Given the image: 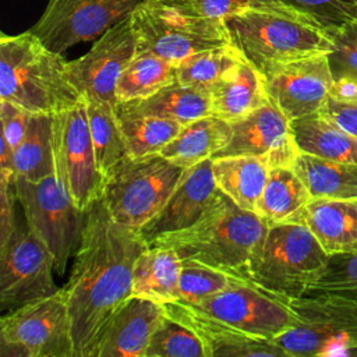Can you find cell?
Here are the masks:
<instances>
[{
    "label": "cell",
    "mask_w": 357,
    "mask_h": 357,
    "mask_svg": "<svg viewBox=\"0 0 357 357\" xmlns=\"http://www.w3.org/2000/svg\"><path fill=\"white\" fill-rule=\"evenodd\" d=\"M1 357H74L71 321L63 289L4 312Z\"/></svg>",
    "instance_id": "10"
},
{
    "label": "cell",
    "mask_w": 357,
    "mask_h": 357,
    "mask_svg": "<svg viewBox=\"0 0 357 357\" xmlns=\"http://www.w3.org/2000/svg\"><path fill=\"white\" fill-rule=\"evenodd\" d=\"M188 304L218 321L268 339L278 337L297 322L287 298L250 280L234 283L198 303Z\"/></svg>",
    "instance_id": "14"
},
{
    "label": "cell",
    "mask_w": 357,
    "mask_h": 357,
    "mask_svg": "<svg viewBox=\"0 0 357 357\" xmlns=\"http://www.w3.org/2000/svg\"><path fill=\"white\" fill-rule=\"evenodd\" d=\"M137 46L128 17L99 36L88 53L67 61L71 84L84 99H98L116 106L119 78L135 56Z\"/></svg>",
    "instance_id": "15"
},
{
    "label": "cell",
    "mask_w": 357,
    "mask_h": 357,
    "mask_svg": "<svg viewBox=\"0 0 357 357\" xmlns=\"http://www.w3.org/2000/svg\"><path fill=\"white\" fill-rule=\"evenodd\" d=\"M329 254L357 252V198H311L294 218Z\"/></svg>",
    "instance_id": "21"
},
{
    "label": "cell",
    "mask_w": 357,
    "mask_h": 357,
    "mask_svg": "<svg viewBox=\"0 0 357 357\" xmlns=\"http://www.w3.org/2000/svg\"><path fill=\"white\" fill-rule=\"evenodd\" d=\"M185 170L160 153L127 156L105 178L100 198L116 222L139 230L163 208Z\"/></svg>",
    "instance_id": "8"
},
{
    "label": "cell",
    "mask_w": 357,
    "mask_h": 357,
    "mask_svg": "<svg viewBox=\"0 0 357 357\" xmlns=\"http://www.w3.org/2000/svg\"><path fill=\"white\" fill-rule=\"evenodd\" d=\"M290 123L300 152L336 162L357 163V138L319 112Z\"/></svg>",
    "instance_id": "27"
},
{
    "label": "cell",
    "mask_w": 357,
    "mask_h": 357,
    "mask_svg": "<svg viewBox=\"0 0 357 357\" xmlns=\"http://www.w3.org/2000/svg\"><path fill=\"white\" fill-rule=\"evenodd\" d=\"M176 6L187 13L213 18L227 20L229 17L248 8L275 7L286 4L282 0H172Z\"/></svg>",
    "instance_id": "39"
},
{
    "label": "cell",
    "mask_w": 357,
    "mask_h": 357,
    "mask_svg": "<svg viewBox=\"0 0 357 357\" xmlns=\"http://www.w3.org/2000/svg\"><path fill=\"white\" fill-rule=\"evenodd\" d=\"M311 198H357V163L300 152L294 165Z\"/></svg>",
    "instance_id": "28"
},
{
    "label": "cell",
    "mask_w": 357,
    "mask_h": 357,
    "mask_svg": "<svg viewBox=\"0 0 357 357\" xmlns=\"http://www.w3.org/2000/svg\"><path fill=\"white\" fill-rule=\"evenodd\" d=\"M163 315V304L130 296L100 331L93 357H145L152 333Z\"/></svg>",
    "instance_id": "20"
},
{
    "label": "cell",
    "mask_w": 357,
    "mask_h": 357,
    "mask_svg": "<svg viewBox=\"0 0 357 357\" xmlns=\"http://www.w3.org/2000/svg\"><path fill=\"white\" fill-rule=\"evenodd\" d=\"M311 195L293 167H272L255 213L268 223L293 222Z\"/></svg>",
    "instance_id": "29"
},
{
    "label": "cell",
    "mask_w": 357,
    "mask_h": 357,
    "mask_svg": "<svg viewBox=\"0 0 357 357\" xmlns=\"http://www.w3.org/2000/svg\"><path fill=\"white\" fill-rule=\"evenodd\" d=\"M15 201L18 199L15 194L14 177L0 176V244L10 237L17 225L14 215Z\"/></svg>",
    "instance_id": "42"
},
{
    "label": "cell",
    "mask_w": 357,
    "mask_h": 357,
    "mask_svg": "<svg viewBox=\"0 0 357 357\" xmlns=\"http://www.w3.org/2000/svg\"><path fill=\"white\" fill-rule=\"evenodd\" d=\"M209 99L212 114L227 121H234L271 100L262 74L245 59L209 91Z\"/></svg>",
    "instance_id": "22"
},
{
    "label": "cell",
    "mask_w": 357,
    "mask_h": 357,
    "mask_svg": "<svg viewBox=\"0 0 357 357\" xmlns=\"http://www.w3.org/2000/svg\"><path fill=\"white\" fill-rule=\"evenodd\" d=\"M116 116L127 145L128 156L132 158L159 153L184 127L173 120L128 114L117 109Z\"/></svg>",
    "instance_id": "34"
},
{
    "label": "cell",
    "mask_w": 357,
    "mask_h": 357,
    "mask_svg": "<svg viewBox=\"0 0 357 357\" xmlns=\"http://www.w3.org/2000/svg\"><path fill=\"white\" fill-rule=\"evenodd\" d=\"M321 24L329 33L357 20V0H282Z\"/></svg>",
    "instance_id": "38"
},
{
    "label": "cell",
    "mask_w": 357,
    "mask_h": 357,
    "mask_svg": "<svg viewBox=\"0 0 357 357\" xmlns=\"http://www.w3.org/2000/svg\"><path fill=\"white\" fill-rule=\"evenodd\" d=\"M222 191L212 174V158L187 169L163 208L139 231L146 243L199 222Z\"/></svg>",
    "instance_id": "18"
},
{
    "label": "cell",
    "mask_w": 357,
    "mask_h": 357,
    "mask_svg": "<svg viewBox=\"0 0 357 357\" xmlns=\"http://www.w3.org/2000/svg\"><path fill=\"white\" fill-rule=\"evenodd\" d=\"M243 280L247 279L199 262L183 261L178 300L184 303H198L199 300Z\"/></svg>",
    "instance_id": "36"
},
{
    "label": "cell",
    "mask_w": 357,
    "mask_h": 357,
    "mask_svg": "<svg viewBox=\"0 0 357 357\" xmlns=\"http://www.w3.org/2000/svg\"><path fill=\"white\" fill-rule=\"evenodd\" d=\"M332 52L328 54L333 78L357 73V20L332 31Z\"/></svg>",
    "instance_id": "40"
},
{
    "label": "cell",
    "mask_w": 357,
    "mask_h": 357,
    "mask_svg": "<svg viewBox=\"0 0 357 357\" xmlns=\"http://www.w3.org/2000/svg\"><path fill=\"white\" fill-rule=\"evenodd\" d=\"M32 113L6 100H0V121L1 138L7 142L11 151L22 141Z\"/></svg>",
    "instance_id": "41"
},
{
    "label": "cell",
    "mask_w": 357,
    "mask_h": 357,
    "mask_svg": "<svg viewBox=\"0 0 357 357\" xmlns=\"http://www.w3.org/2000/svg\"><path fill=\"white\" fill-rule=\"evenodd\" d=\"M287 301L297 322L275 337L287 357L351 356L357 349V297L315 293Z\"/></svg>",
    "instance_id": "6"
},
{
    "label": "cell",
    "mask_w": 357,
    "mask_h": 357,
    "mask_svg": "<svg viewBox=\"0 0 357 357\" xmlns=\"http://www.w3.org/2000/svg\"><path fill=\"white\" fill-rule=\"evenodd\" d=\"M269 223L237 206L223 192L209 212L191 227L156 237L148 243L173 248L181 261L199 262L248 280Z\"/></svg>",
    "instance_id": "2"
},
{
    "label": "cell",
    "mask_w": 357,
    "mask_h": 357,
    "mask_svg": "<svg viewBox=\"0 0 357 357\" xmlns=\"http://www.w3.org/2000/svg\"><path fill=\"white\" fill-rule=\"evenodd\" d=\"M17 199L25 222L54 258L56 272L63 275L82 237L85 211H81L50 174L39 181L14 178Z\"/></svg>",
    "instance_id": "9"
},
{
    "label": "cell",
    "mask_w": 357,
    "mask_h": 357,
    "mask_svg": "<svg viewBox=\"0 0 357 357\" xmlns=\"http://www.w3.org/2000/svg\"><path fill=\"white\" fill-rule=\"evenodd\" d=\"M14 178L39 181L54 174L52 116L32 113L22 141L11 155Z\"/></svg>",
    "instance_id": "30"
},
{
    "label": "cell",
    "mask_w": 357,
    "mask_h": 357,
    "mask_svg": "<svg viewBox=\"0 0 357 357\" xmlns=\"http://www.w3.org/2000/svg\"><path fill=\"white\" fill-rule=\"evenodd\" d=\"M230 135V121L208 114L185 124L159 153L172 163L190 169L218 153L227 145Z\"/></svg>",
    "instance_id": "23"
},
{
    "label": "cell",
    "mask_w": 357,
    "mask_h": 357,
    "mask_svg": "<svg viewBox=\"0 0 357 357\" xmlns=\"http://www.w3.org/2000/svg\"><path fill=\"white\" fill-rule=\"evenodd\" d=\"M319 113L357 138V102L329 96Z\"/></svg>",
    "instance_id": "43"
},
{
    "label": "cell",
    "mask_w": 357,
    "mask_h": 357,
    "mask_svg": "<svg viewBox=\"0 0 357 357\" xmlns=\"http://www.w3.org/2000/svg\"><path fill=\"white\" fill-rule=\"evenodd\" d=\"M243 59L233 45L204 50L176 64V81L209 95Z\"/></svg>",
    "instance_id": "33"
},
{
    "label": "cell",
    "mask_w": 357,
    "mask_h": 357,
    "mask_svg": "<svg viewBox=\"0 0 357 357\" xmlns=\"http://www.w3.org/2000/svg\"><path fill=\"white\" fill-rule=\"evenodd\" d=\"M84 100L96 165L105 180L109 173L128 156L127 145L116 116V106L98 99Z\"/></svg>",
    "instance_id": "31"
},
{
    "label": "cell",
    "mask_w": 357,
    "mask_h": 357,
    "mask_svg": "<svg viewBox=\"0 0 357 357\" xmlns=\"http://www.w3.org/2000/svg\"><path fill=\"white\" fill-rule=\"evenodd\" d=\"M176 81V64L148 52L137 50L119 78L117 103L144 99Z\"/></svg>",
    "instance_id": "32"
},
{
    "label": "cell",
    "mask_w": 357,
    "mask_h": 357,
    "mask_svg": "<svg viewBox=\"0 0 357 357\" xmlns=\"http://www.w3.org/2000/svg\"><path fill=\"white\" fill-rule=\"evenodd\" d=\"M82 99L60 53L46 47L29 29L0 35V100L53 116Z\"/></svg>",
    "instance_id": "3"
},
{
    "label": "cell",
    "mask_w": 357,
    "mask_h": 357,
    "mask_svg": "<svg viewBox=\"0 0 357 357\" xmlns=\"http://www.w3.org/2000/svg\"><path fill=\"white\" fill-rule=\"evenodd\" d=\"M269 170V166L257 156L212 158V174L218 188L237 206L250 212H255Z\"/></svg>",
    "instance_id": "26"
},
{
    "label": "cell",
    "mask_w": 357,
    "mask_h": 357,
    "mask_svg": "<svg viewBox=\"0 0 357 357\" xmlns=\"http://www.w3.org/2000/svg\"><path fill=\"white\" fill-rule=\"evenodd\" d=\"M116 109L128 114L173 120L183 126L212 114L209 95L178 81H173L148 98L120 102Z\"/></svg>",
    "instance_id": "24"
},
{
    "label": "cell",
    "mask_w": 357,
    "mask_h": 357,
    "mask_svg": "<svg viewBox=\"0 0 357 357\" xmlns=\"http://www.w3.org/2000/svg\"><path fill=\"white\" fill-rule=\"evenodd\" d=\"M329 257L305 225L269 223L248 280L280 297L296 298L321 278Z\"/></svg>",
    "instance_id": "5"
},
{
    "label": "cell",
    "mask_w": 357,
    "mask_h": 357,
    "mask_svg": "<svg viewBox=\"0 0 357 357\" xmlns=\"http://www.w3.org/2000/svg\"><path fill=\"white\" fill-rule=\"evenodd\" d=\"M231 45L261 74L297 59L329 54V32L311 17L282 4L243 10L226 20Z\"/></svg>",
    "instance_id": "4"
},
{
    "label": "cell",
    "mask_w": 357,
    "mask_h": 357,
    "mask_svg": "<svg viewBox=\"0 0 357 357\" xmlns=\"http://www.w3.org/2000/svg\"><path fill=\"white\" fill-rule=\"evenodd\" d=\"M145 357H206V353L188 326L165 314L152 333Z\"/></svg>",
    "instance_id": "35"
},
{
    "label": "cell",
    "mask_w": 357,
    "mask_h": 357,
    "mask_svg": "<svg viewBox=\"0 0 357 357\" xmlns=\"http://www.w3.org/2000/svg\"><path fill=\"white\" fill-rule=\"evenodd\" d=\"M130 18L137 50L152 52L173 64L195 53L231 45L225 20L187 13L172 0H145Z\"/></svg>",
    "instance_id": "7"
},
{
    "label": "cell",
    "mask_w": 357,
    "mask_h": 357,
    "mask_svg": "<svg viewBox=\"0 0 357 357\" xmlns=\"http://www.w3.org/2000/svg\"><path fill=\"white\" fill-rule=\"evenodd\" d=\"M315 293H336L357 297V252L331 255L326 269L305 294Z\"/></svg>",
    "instance_id": "37"
},
{
    "label": "cell",
    "mask_w": 357,
    "mask_h": 357,
    "mask_svg": "<svg viewBox=\"0 0 357 357\" xmlns=\"http://www.w3.org/2000/svg\"><path fill=\"white\" fill-rule=\"evenodd\" d=\"M54 258L26 225L17 222L0 244V310L8 312L60 290L53 279Z\"/></svg>",
    "instance_id": "12"
},
{
    "label": "cell",
    "mask_w": 357,
    "mask_h": 357,
    "mask_svg": "<svg viewBox=\"0 0 357 357\" xmlns=\"http://www.w3.org/2000/svg\"><path fill=\"white\" fill-rule=\"evenodd\" d=\"M145 0H49L29 31L50 50L63 54L74 45L98 39L131 17Z\"/></svg>",
    "instance_id": "13"
},
{
    "label": "cell",
    "mask_w": 357,
    "mask_h": 357,
    "mask_svg": "<svg viewBox=\"0 0 357 357\" xmlns=\"http://www.w3.org/2000/svg\"><path fill=\"white\" fill-rule=\"evenodd\" d=\"M183 261L178 254L163 245H152L137 258L132 271V294L160 304L180 298Z\"/></svg>",
    "instance_id": "25"
},
{
    "label": "cell",
    "mask_w": 357,
    "mask_h": 357,
    "mask_svg": "<svg viewBox=\"0 0 357 357\" xmlns=\"http://www.w3.org/2000/svg\"><path fill=\"white\" fill-rule=\"evenodd\" d=\"M165 314L188 326L202 342L206 357H287L275 339L244 332L184 301L163 304Z\"/></svg>",
    "instance_id": "19"
},
{
    "label": "cell",
    "mask_w": 357,
    "mask_h": 357,
    "mask_svg": "<svg viewBox=\"0 0 357 357\" xmlns=\"http://www.w3.org/2000/svg\"><path fill=\"white\" fill-rule=\"evenodd\" d=\"M331 96L346 102H357V73L333 78Z\"/></svg>",
    "instance_id": "44"
},
{
    "label": "cell",
    "mask_w": 357,
    "mask_h": 357,
    "mask_svg": "<svg viewBox=\"0 0 357 357\" xmlns=\"http://www.w3.org/2000/svg\"><path fill=\"white\" fill-rule=\"evenodd\" d=\"M148 243L116 222L102 198L85 211L81 243L63 293L71 321L74 357H93L100 331L132 296V271Z\"/></svg>",
    "instance_id": "1"
},
{
    "label": "cell",
    "mask_w": 357,
    "mask_h": 357,
    "mask_svg": "<svg viewBox=\"0 0 357 357\" xmlns=\"http://www.w3.org/2000/svg\"><path fill=\"white\" fill-rule=\"evenodd\" d=\"M262 77L269 99L290 121L319 112L333 85L326 53L279 64Z\"/></svg>",
    "instance_id": "17"
},
{
    "label": "cell",
    "mask_w": 357,
    "mask_h": 357,
    "mask_svg": "<svg viewBox=\"0 0 357 357\" xmlns=\"http://www.w3.org/2000/svg\"><path fill=\"white\" fill-rule=\"evenodd\" d=\"M230 126L231 135L227 145L212 158L245 155L262 159L269 169L293 167L300 149L290 120L272 100L230 121Z\"/></svg>",
    "instance_id": "16"
},
{
    "label": "cell",
    "mask_w": 357,
    "mask_h": 357,
    "mask_svg": "<svg viewBox=\"0 0 357 357\" xmlns=\"http://www.w3.org/2000/svg\"><path fill=\"white\" fill-rule=\"evenodd\" d=\"M54 176L64 192L81 209L102 197L100 174L91 137L85 100L52 116Z\"/></svg>",
    "instance_id": "11"
}]
</instances>
